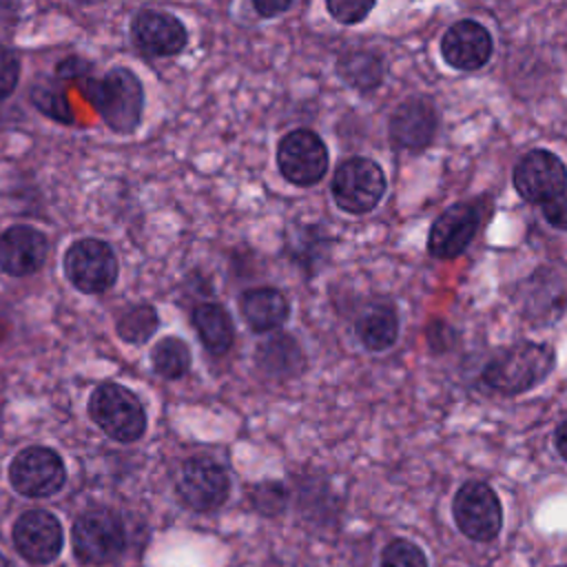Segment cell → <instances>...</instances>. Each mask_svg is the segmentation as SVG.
Here are the masks:
<instances>
[{
  "instance_id": "6da1fadb",
  "label": "cell",
  "mask_w": 567,
  "mask_h": 567,
  "mask_svg": "<svg viewBox=\"0 0 567 567\" xmlns=\"http://www.w3.org/2000/svg\"><path fill=\"white\" fill-rule=\"evenodd\" d=\"M82 93L117 135L137 131L144 115V84L128 66H113L102 78L82 80Z\"/></svg>"
},
{
  "instance_id": "7a4b0ae2",
  "label": "cell",
  "mask_w": 567,
  "mask_h": 567,
  "mask_svg": "<svg viewBox=\"0 0 567 567\" xmlns=\"http://www.w3.org/2000/svg\"><path fill=\"white\" fill-rule=\"evenodd\" d=\"M554 365V348L536 341H518L487 361L483 368V381L492 390L514 396L540 385L551 374Z\"/></svg>"
},
{
  "instance_id": "3957f363",
  "label": "cell",
  "mask_w": 567,
  "mask_h": 567,
  "mask_svg": "<svg viewBox=\"0 0 567 567\" xmlns=\"http://www.w3.org/2000/svg\"><path fill=\"white\" fill-rule=\"evenodd\" d=\"M91 421L117 443H135L144 436L148 416L140 396L122 383H100L89 396Z\"/></svg>"
},
{
  "instance_id": "277c9868",
  "label": "cell",
  "mask_w": 567,
  "mask_h": 567,
  "mask_svg": "<svg viewBox=\"0 0 567 567\" xmlns=\"http://www.w3.org/2000/svg\"><path fill=\"white\" fill-rule=\"evenodd\" d=\"M494 208L492 197H474L445 208L430 226L427 250L436 259H454L465 252Z\"/></svg>"
},
{
  "instance_id": "5b68a950",
  "label": "cell",
  "mask_w": 567,
  "mask_h": 567,
  "mask_svg": "<svg viewBox=\"0 0 567 567\" xmlns=\"http://www.w3.org/2000/svg\"><path fill=\"white\" fill-rule=\"evenodd\" d=\"M73 554L84 565H106L126 549V527L109 507L82 512L71 529Z\"/></svg>"
},
{
  "instance_id": "8992f818",
  "label": "cell",
  "mask_w": 567,
  "mask_h": 567,
  "mask_svg": "<svg viewBox=\"0 0 567 567\" xmlns=\"http://www.w3.org/2000/svg\"><path fill=\"white\" fill-rule=\"evenodd\" d=\"M388 188L383 168L370 157H348L332 175V199L350 215H365L383 199Z\"/></svg>"
},
{
  "instance_id": "52a82bcc",
  "label": "cell",
  "mask_w": 567,
  "mask_h": 567,
  "mask_svg": "<svg viewBox=\"0 0 567 567\" xmlns=\"http://www.w3.org/2000/svg\"><path fill=\"white\" fill-rule=\"evenodd\" d=\"M62 268L71 286L84 295H102L111 290L120 275L115 250L111 244L95 237L73 241L62 257Z\"/></svg>"
},
{
  "instance_id": "ba28073f",
  "label": "cell",
  "mask_w": 567,
  "mask_h": 567,
  "mask_svg": "<svg viewBox=\"0 0 567 567\" xmlns=\"http://www.w3.org/2000/svg\"><path fill=\"white\" fill-rule=\"evenodd\" d=\"M452 516L458 532L476 543H492L503 527V505L485 481H465L452 501Z\"/></svg>"
},
{
  "instance_id": "9c48e42d",
  "label": "cell",
  "mask_w": 567,
  "mask_h": 567,
  "mask_svg": "<svg viewBox=\"0 0 567 567\" xmlns=\"http://www.w3.org/2000/svg\"><path fill=\"white\" fill-rule=\"evenodd\" d=\"M7 476L20 496L49 498L64 487L66 467L55 450L47 445H29L11 458Z\"/></svg>"
},
{
  "instance_id": "30bf717a",
  "label": "cell",
  "mask_w": 567,
  "mask_h": 567,
  "mask_svg": "<svg viewBox=\"0 0 567 567\" xmlns=\"http://www.w3.org/2000/svg\"><path fill=\"white\" fill-rule=\"evenodd\" d=\"M175 494L193 512H215L230 496L228 472L208 456L186 458L175 478Z\"/></svg>"
},
{
  "instance_id": "8fae6325",
  "label": "cell",
  "mask_w": 567,
  "mask_h": 567,
  "mask_svg": "<svg viewBox=\"0 0 567 567\" xmlns=\"http://www.w3.org/2000/svg\"><path fill=\"white\" fill-rule=\"evenodd\" d=\"M328 146L310 128H295L277 144L279 173L295 186H315L328 173Z\"/></svg>"
},
{
  "instance_id": "7c38bea8",
  "label": "cell",
  "mask_w": 567,
  "mask_h": 567,
  "mask_svg": "<svg viewBox=\"0 0 567 567\" xmlns=\"http://www.w3.org/2000/svg\"><path fill=\"white\" fill-rule=\"evenodd\" d=\"M512 184L525 202L547 204L567 188V166L556 153L534 148L516 162Z\"/></svg>"
},
{
  "instance_id": "4fadbf2b",
  "label": "cell",
  "mask_w": 567,
  "mask_h": 567,
  "mask_svg": "<svg viewBox=\"0 0 567 567\" xmlns=\"http://www.w3.org/2000/svg\"><path fill=\"white\" fill-rule=\"evenodd\" d=\"M11 538L18 554L31 565L53 563L60 556L64 543L58 516L47 509L22 512L13 523Z\"/></svg>"
},
{
  "instance_id": "5bb4252c",
  "label": "cell",
  "mask_w": 567,
  "mask_h": 567,
  "mask_svg": "<svg viewBox=\"0 0 567 567\" xmlns=\"http://www.w3.org/2000/svg\"><path fill=\"white\" fill-rule=\"evenodd\" d=\"M133 44L151 58H171L186 49L188 31L184 22L166 11L142 9L131 20Z\"/></svg>"
},
{
  "instance_id": "9a60e30c",
  "label": "cell",
  "mask_w": 567,
  "mask_h": 567,
  "mask_svg": "<svg viewBox=\"0 0 567 567\" xmlns=\"http://www.w3.org/2000/svg\"><path fill=\"white\" fill-rule=\"evenodd\" d=\"M520 308L534 326L554 323L567 308V277L554 266L538 268L520 292Z\"/></svg>"
},
{
  "instance_id": "2e32d148",
  "label": "cell",
  "mask_w": 567,
  "mask_h": 567,
  "mask_svg": "<svg viewBox=\"0 0 567 567\" xmlns=\"http://www.w3.org/2000/svg\"><path fill=\"white\" fill-rule=\"evenodd\" d=\"M494 42L489 31L476 20L454 22L441 38V55L456 71H476L492 58Z\"/></svg>"
},
{
  "instance_id": "e0dca14e",
  "label": "cell",
  "mask_w": 567,
  "mask_h": 567,
  "mask_svg": "<svg viewBox=\"0 0 567 567\" xmlns=\"http://www.w3.org/2000/svg\"><path fill=\"white\" fill-rule=\"evenodd\" d=\"M49 252L47 237L27 224L9 226L0 235V270L9 277H27L44 266Z\"/></svg>"
},
{
  "instance_id": "ac0fdd59",
  "label": "cell",
  "mask_w": 567,
  "mask_h": 567,
  "mask_svg": "<svg viewBox=\"0 0 567 567\" xmlns=\"http://www.w3.org/2000/svg\"><path fill=\"white\" fill-rule=\"evenodd\" d=\"M439 128V115L430 100L412 97L394 109L388 122L390 142L403 151L425 148Z\"/></svg>"
},
{
  "instance_id": "d6986e66",
  "label": "cell",
  "mask_w": 567,
  "mask_h": 567,
  "mask_svg": "<svg viewBox=\"0 0 567 567\" xmlns=\"http://www.w3.org/2000/svg\"><path fill=\"white\" fill-rule=\"evenodd\" d=\"M239 312L252 332H272L288 321L290 303L277 288L261 286L241 292Z\"/></svg>"
},
{
  "instance_id": "ffe728a7",
  "label": "cell",
  "mask_w": 567,
  "mask_h": 567,
  "mask_svg": "<svg viewBox=\"0 0 567 567\" xmlns=\"http://www.w3.org/2000/svg\"><path fill=\"white\" fill-rule=\"evenodd\" d=\"M257 363L275 379H290L303 372L306 354L297 339L288 332H277L257 348Z\"/></svg>"
},
{
  "instance_id": "44dd1931",
  "label": "cell",
  "mask_w": 567,
  "mask_h": 567,
  "mask_svg": "<svg viewBox=\"0 0 567 567\" xmlns=\"http://www.w3.org/2000/svg\"><path fill=\"white\" fill-rule=\"evenodd\" d=\"M193 328L202 341V346L210 354H226L235 341V326L228 310L219 303L204 301L193 308L190 315Z\"/></svg>"
},
{
  "instance_id": "7402d4cb",
  "label": "cell",
  "mask_w": 567,
  "mask_h": 567,
  "mask_svg": "<svg viewBox=\"0 0 567 567\" xmlns=\"http://www.w3.org/2000/svg\"><path fill=\"white\" fill-rule=\"evenodd\" d=\"M357 337L370 352H383L399 337V315L390 303H372L357 319Z\"/></svg>"
},
{
  "instance_id": "603a6c76",
  "label": "cell",
  "mask_w": 567,
  "mask_h": 567,
  "mask_svg": "<svg viewBox=\"0 0 567 567\" xmlns=\"http://www.w3.org/2000/svg\"><path fill=\"white\" fill-rule=\"evenodd\" d=\"M337 75L357 91H374L383 82V60L365 49L346 51L337 60Z\"/></svg>"
},
{
  "instance_id": "cb8c5ba5",
  "label": "cell",
  "mask_w": 567,
  "mask_h": 567,
  "mask_svg": "<svg viewBox=\"0 0 567 567\" xmlns=\"http://www.w3.org/2000/svg\"><path fill=\"white\" fill-rule=\"evenodd\" d=\"M326 246L328 244L321 228H315V226L290 228L286 235V252L290 261H295L308 275L315 272L321 255L326 252Z\"/></svg>"
},
{
  "instance_id": "d4e9b609",
  "label": "cell",
  "mask_w": 567,
  "mask_h": 567,
  "mask_svg": "<svg viewBox=\"0 0 567 567\" xmlns=\"http://www.w3.org/2000/svg\"><path fill=\"white\" fill-rule=\"evenodd\" d=\"M155 374L166 381H177L190 370V350L179 337H164L151 350Z\"/></svg>"
},
{
  "instance_id": "484cf974",
  "label": "cell",
  "mask_w": 567,
  "mask_h": 567,
  "mask_svg": "<svg viewBox=\"0 0 567 567\" xmlns=\"http://www.w3.org/2000/svg\"><path fill=\"white\" fill-rule=\"evenodd\" d=\"M31 104L49 120L58 124H73L75 115L69 104L64 86H60L58 80H42L31 86Z\"/></svg>"
},
{
  "instance_id": "4316f807",
  "label": "cell",
  "mask_w": 567,
  "mask_h": 567,
  "mask_svg": "<svg viewBox=\"0 0 567 567\" xmlns=\"http://www.w3.org/2000/svg\"><path fill=\"white\" fill-rule=\"evenodd\" d=\"M159 328V315L151 303H137L128 308L115 323V332L124 343L142 346L146 343Z\"/></svg>"
},
{
  "instance_id": "83f0119b",
  "label": "cell",
  "mask_w": 567,
  "mask_h": 567,
  "mask_svg": "<svg viewBox=\"0 0 567 567\" xmlns=\"http://www.w3.org/2000/svg\"><path fill=\"white\" fill-rule=\"evenodd\" d=\"M381 567H430V563L414 540L392 538L381 551Z\"/></svg>"
},
{
  "instance_id": "f1b7e54d",
  "label": "cell",
  "mask_w": 567,
  "mask_h": 567,
  "mask_svg": "<svg viewBox=\"0 0 567 567\" xmlns=\"http://www.w3.org/2000/svg\"><path fill=\"white\" fill-rule=\"evenodd\" d=\"M286 503H288V492L277 481H261V483L250 487V505L261 516L281 514L286 509Z\"/></svg>"
},
{
  "instance_id": "f546056e",
  "label": "cell",
  "mask_w": 567,
  "mask_h": 567,
  "mask_svg": "<svg viewBox=\"0 0 567 567\" xmlns=\"http://www.w3.org/2000/svg\"><path fill=\"white\" fill-rule=\"evenodd\" d=\"M328 13L341 24H359L374 9L372 0H328Z\"/></svg>"
},
{
  "instance_id": "4dcf8cb0",
  "label": "cell",
  "mask_w": 567,
  "mask_h": 567,
  "mask_svg": "<svg viewBox=\"0 0 567 567\" xmlns=\"http://www.w3.org/2000/svg\"><path fill=\"white\" fill-rule=\"evenodd\" d=\"M20 80V58L13 49L0 44V100L9 97Z\"/></svg>"
},
{
  "instance_id": "1f68e13d",
  "label": "cell",
  "mask_w": 567,
  "mask_h": 567,
  "mask_svg": "<svg viewBox=\"0 0 567 567\" xmlns=\"http://www.w3.org/2000/svg\"><path fill=\"white\" fill-rule=\"evenodd\" d=\"M93 64L80 55H69L55 64V80H86L91 78Z\"/></svg>"
},
{
  "instance_id": "d6a6232c",
  "label": "cell",
  "mask_w": 567,
  "mask_h": 567,
  "mask_svg": "<svg viewBox=\"0 0 567 567\" xmlns=\"http://www.w3.org/2000/svg\"><path fill=\"white\" fill-rule=\"evenodd\" d=\"M543 217L549 226L558 230H567V188L554 199H549L547 204H543Z\"/></svg>"
},
{
  "instance_id": "836d02e7",
  "label": "cell",
  "mask_w": 567,
  "mask_h": 567,
  "mask_svg": "<svg viewBox=\"0 0 567 567\" xmlns=\"http://www.w3.org/2000/svg\"><path fill=\"white\" fill-rule=\"evenodd\" d=\"M290 7H292L290 0H281V2H277V0H255V2H252V9H255L261 18L279 16V13L288 11Z\"/></svg>"
},
{
  "instance_id": "e575fe53",
  "label": "cell",
  "mask_w": 567,
  "mask_h": 567,
  "mask_svg": "<svg viewBox=\"0 0 567 567\" xmlns=\"http://www.w3.org/2000/svg\"><path fill=\"white\" fill-rule=\"evenodd\" d=\"M554 443H556L558 454L567 461V419L558 425V430H556V434H554Z\"/></svg>"
},
{
  "instance_id": "d590c367",
  "label": "cell",
  "mask_w": 567,
  "mask_h": 567,
  "mask_svg": "<svg viewBox=\"0 0 567 567\" xmlns=\"http://www.w3.org/2000/svg\"><path fill=\"white\" fill-rule=\"evenodd\" d=\"M0 567H11V563L0 554Z\"/></svg>"
}]
</instances>
